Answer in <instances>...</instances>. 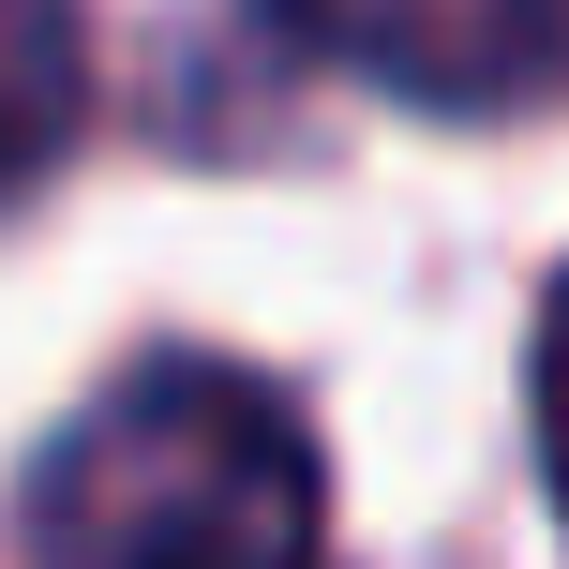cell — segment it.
<instances>
[{"label":"cell","instance_id":"1","mask_svg":"<svg viewBox=\"0 0 569 569\" xmlns=\"http://www.w3.org/2000/svg\"><path fill=\"white\" fill-rule=\"evenodd\" d=\"M46 569H330L315 435L226 360H150L30 480Z\"/></svg>","mask_w":569,"mask_h":569},{"label":"cell","instance_id":"2","mask_svg":"<svg viewBox=\"0 0 569 569\" xmlns=\"http://www.w3.org/2000/svg\"><path fill=\"white\" fill-rule=\"evenodd\" d=\"M284 16L435 106H525L555 60V0H284Z\"/></svg>","mask_w":569,"mask_h":569},{"label":"cell","instance_id":"3","mask_svg":"<svg viewBox=\"0 0 569 569\" xmlns=\"http://www.w3.org/2000/svg\"><path fill=\"white\" fill-rule=\"evenodd\" d=\"M60 120H76V30H60L46 0H0V180L46 166Z\"/></svg>","mask_w":569,"mask_h":569}]
</instances>
